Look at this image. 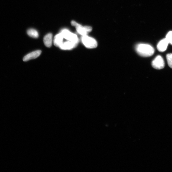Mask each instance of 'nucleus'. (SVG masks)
<instances>
[{
    "label": "nucleus",
    "instance_id": "nucleus-1",
    "mask_svg": "<svg viewBox=\"0 0 172 172\" xmlns=\"http://www.w3.org/2000/svg\"><path fill=\"white\" fill-rule=\"evenodd\" d=\"M137 53L143 57H149L154 53V48L151 45L145 44H139L136 47Z\"/></svg>",
    "mask_w": 172,
    "mask_h": 172
},
{
    "label": "nucleus",
    "instance_id": "nucleus-2",
    "mask_svg": "<svg viewBox=\"0 0 172 172\" xmlns=\"http://www.w3.org/2000/svg\"><path fill=\"white\" fill-rule=\"evenodd\" d=\"M81 40L83 45L87 48H95L98 46L97 41L94 38L87 35L82 36Z\"/></svg>",
    "mask_w": 172,
    "mask_h": 172
},
{
    "label": "nucleus",
    "instance_id": "nucleus-3",
    "mask_svg": "<svg viewBox=\"0 0 172 172\" xmlns=\"http://www.w3.org/2000/svg\"><path fill=\"white\" fill-rule=\"evenodd\" d=\"M72 26H75L78 33L82 36L86 35L90 32L92 30L91 27L89 26H83L80 24L74 21H72L71 22Z\"/></svg>",
    "mask_w": 172,
    "mask_h": 172
},
{
    "label": "nucleus",
    "instance_id": "nucleus-4",
    "mask_svg": "<svg viewBox=\"0 0 172 172\" xmlns=\"http://www.w3.org/2000/svg\"><path fill=\"white\" fill-rule=\"evenodd\" d=\"M62 35L64 39L67 41L73 42L77 45L79 42L78 36L72 33L67 29H64L62 30L60 33Z\"/></svg>",
    "mask_w": 172,
    "mask_h": 172
},
{
    "label": "nucleus",
    "instance_id": "nucleus-5",
    "mask_svg": "<svg viewBox=\"0 0 172 172\" xmlns=\"http://www.w3.org/2000/svg\"><path fill=\"white\" fill-rule=\"evenodd\" d=\"M152 65L154 68L160 70L164 67L165 62L161 56L158 55L152 62Z\"/></svg>",
    "mask_w": 172,
    "mask_h": 172
},
{
    "label": "nucleus",
    "instance_id": "nucleus-6",
    "mask_svg": "<svg viewBox=\"0 0 172 172\" xmlns=\"http://www.w3.org/2000/svg\"><path fill=\"white\" fill-rule=\"evenodd\" d=\"M42 52L41 50H38L32 52L26 55L23 59V60L26 62L30 60L31 59L37 58L41 55Z\"/></svg>",
    "mask_w": 172,
    "mask_h": 172
},
{
    "label": "nucleus",
    "instance_id": "nucleus-7",
    "mask_svg": "<svg viewBox=\"0 0 172 172\" xmlns=\"http://www.w3.org/2000/svg\"><path fill=\"white\" fill-rule=\"evenodd\" d=\"M77 45L73 42L67 41L65 42H63L59 47L63 50H70L73 49Z\"/></svg>",
    "mask_w": 172,
    "mask_h": 172
},
{
    "label": "nucleus",
    "instance_id": "nucleus-8",
    "mask_svg": "<svg viewBox=\"0 0 172 172\" xmlns=\"http://www.w3.org/2000/svg\"><path fill=\"white\" fill-rule=\"evenodd\" d=\"M169 44V42H168L166 38L161 40L157 45V49L158 50L161 52L165 51L167 49Z\"/></svg>",
    "mask_w": 172,
    "mask_h": 172
},
{
    "label": "nucleus",
    "instance_id": "nucleus-9",
    "mask_svg": "<svg viewBox=\"0 0 172 172\" xmlns=\"http://www.w3.org/2000/svg\"><path fill=\"white\" fill-rule=\"evenodd\" d=\"M43 42L46 46L50 47L53 42V35L50 33L46 35L44 38Z\"/></svg>",
    "mask_w": 172,
    "mask_h": 172
},
{
    "label": "nucleus",
    "instance_id": "nucleus-10",
    "mask_svg": "<svg viewBox=\"0 0 172 172\" xmlns=\"http://www.w3.org/2000/svg\"><path fill=\"white\" fill-rule=\"evenodd\" d=\"M63 37L61 33L55 36L54 40V43L55 46L60 47L63 42Z\"/></svg>",
    "mask_w": 172,
    "mask_h": 172
},
{
    "label": "nucleus",
    "instance_id": "nucleus-11",
    "mask_svg": "<svg viewBox=\"0 0 172 172\" xmlns=\"http://www.w3.org/2000/svg\"><path fill=\"white\" fill-rule=\"evenodd\" d=\"M27 34L30 37L37 38L39 37V34L37 30L34 29H30L27 31Z\"/></svg>",
    "mask_w": 172,
    "mask_h": 172
},
{
    "label": "nucleus",
    "instance_id": "nucleus-12",
    "mask_svg": "<svg viewBox=\"0 0 172 172\" xmlns=\"http://www.w3.org/2000/svg\"><path fill=\"white\" fill-rule=\"evenodd\" d=\"M166 59L169 66L172 69V54H168L166 55Z\"/></svg>",
    "mask_w": 172,
    "mask_h": 172
},
{
    "label": "nucleus",
    "instance_id": "nucleus-13",
    "mask_svg": "<svg viewBox=\"0 0 172 172\" xmlns=\"http://www.w3.org/2000/svg\"><path fill=\"white\" fill-rule=\"evenodd\" d=\"M166 38L168 42L172 45V31H170L168 33Z\"/></svg>",
    "mask_w": 172,
    "mask_h": 172
}]
</instances>
